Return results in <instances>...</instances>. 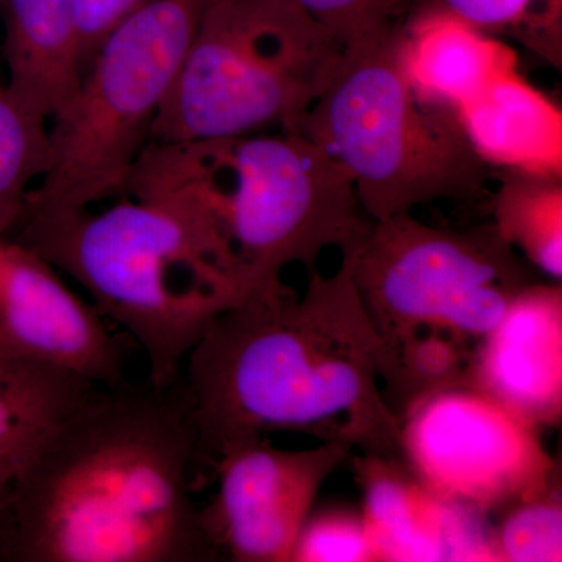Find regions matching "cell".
I'll return each mask as SVG.
<instances>
[{"instance_id": "19", "label": "cell", "mask_w": 562, "mask_h": 562, "mask_svg": "<svg viewBox=\"0 0 562 562\" xmlns=\"http://www.w3.org/2000/svg\"><path fill=\"white\" fill-rule=\"evenodd\" d=\"M50 162V122L0 80V235L13 231Z\"/></svg>"}, {"instance_id": "20", "label": "cell", "mask_w": 562, "mask_h": 562, "mask_svg": "<svg viewBox=\"0 0 562 562\" xmlns=\"http://www.w3.org/2000/svg\"><path fill=\"white\" fill-rule=\"evenodd\" d=\"M436 11L490 35L509 33L561 65L562 0H419L413 14Z\"/></svg>"}, {"instance_id": "2", "label": "cell", "mask_w": 562, "mask_h": 562, "mask_svg": "<svg viewBox=\"0 0 562 562\" xmlns=\"http://www.w3.org/2000/svg\"><path fill=\"white\" fill-rule=\"evenodd\" d=\"M380 358L347 250L330 276L310 272L302 295L284 283L244 295L210 322L181 372L202 479L228 450L279 431L401 457Z\"/></svg>"}, {"instance_id": "21", "label": "cell", "mask_w": 562, "mask_h": 562, "mask_svg": "<svg viewBox=\"0 0 562 562\" xmlns=\"http://www.w3.org/2000/svg\"><path fill=\"white\" fill-rule=\"evenodd\" d=\"M494 528L501 562H561V482L514 503Z\"/></svg>"}, {"instance_id": "10", "label": "cell", "mask_w": 562, "mask_h": 562, "mask_svg": "<svg viewBox=\"0 0 562 562\" xmlns=\"http://www.w3.org/2000/svg\"><path fill=\"white\" fill-rule=\"evenodd\" d=\"M351 452L339 439L288 450L266 438L217 458L211 468L216 494L201 506L216 561L291 562L322 486Z\"/></svg>"}, {"instance_id": "15", "label": "cell", "mask_w": 562, "mask_h": 562, "mask_svg": "<svg viewBox=\"0 0 562 562\" xmlns=\"http://www.w3.org/2000/svg\"><path fill=\"white\" fill-rule=\"evenodd\" d=\"M0 16L7 85L50 122L83 77L76 0H0Z\"/></svg>"}, {"instance_id": "3", "label": "cell", "mask_w": 562, "mask_h": 562, "mask_svg": "<svg viewBox=\"0 0 562 562\" xmlns=\"http://www.w3.org/2000/svg\"><path fill=\"white\" fill-rule=\"evenodd\" d=\"M9 236L80 284L143 351L155 386L179 382L210 322L247 295L224 236L162 203L24 214Z\"/></svg>"}, {"instance_id": "8", "label": "cell", "mask_w": 562, "mask_h": 562, "mask_svg": "<svg viewBox=\"0 0 562 562\" xmlns=\"http://www.w3.org/2000/svg\"><path fill=\"white\" fill-rule=\"evenodd\" d=\"M342 250L382 346L432 335L475 349L535 281L531 266L492 224L452 231L398 214L369 221Z\"/></svg>"}, {"instance_id": "1", "label": "cell", "mask_w": 562, "mask_h": 562, "mask_svg": "<svg viewBox=\"0 0 562 562\" xmlns=\"http://www.w3.org/2000/svg\"><path fill=\"white\" fill-rule=\"evenodd\" d=\"M183 379L95 386L50 432L0 514V561H216L194 491Z\"/></svg>"}, {"instance_id": "9", "label": "cell", "mask_w": 562, "mask_h": 562, "mask_svg": "<svg viewBox=\"0 0 562 562\" xmlns=\"http://www.w3.org/2000/svg\"><path fill=\"white\" fill-rule=\"evenodd\" d=\"M401 458L432 492L484 514L560 483L541 430L469 386L435 392L403 414Z\"/></svg>"}, {"instance_id": "4", "label": "cell", "mask_w": 562, "mask_h": 562, "mask_svg": "<svg viewBox=\"0 0 562 562\" xmlns=\"http://www.w3.org/2000/svg\"><path fill=\"white\" fill-rule=\"evenodd\" d=\"M125 195L213 222L247 294L280 284L292 265L317 271L325 250H342L371 221L346 169L295 131L150 143Z\"/></svg>"}, {"instance_id": "17", "label": "cell", "mask_w": 562, "mask_h": 562, "mask_svg": "<svg viewBox=\"0 0 562 562\" xmlns=\"http://www.w3.org/2000/svg\"><path fill=\"white\" fill-rule=\"evenodd\" d=\"M95 386L63 369L0 357V514L50 432Z\"/></svg>"}, {"instance_id": "23", "label": "cell", "mask_w": 562, "mask_h": 562, "mask_svg": "<svg viewBox=\"0 0 562 562\" xmlns=\"http://www.w3.org/2000/svg\"><path fill=\"white\" fill-rule=\"evenodd\" d=\"M375 543L357 509L333 506L310 514L291 562H375Z\"/></svg>"}, {"instance_id": "16", "label": "cell", "mask_w": 562, "mask_h": 562, "mask_svg": "<svg viewBox=\"0 0 562 562\" xmlns=\"http://www.w3.org/2000/svg\"><path fill=\"white\" fill-rule=\"evenodd\" d=\"M490 168L562 177V113L513 68L457 113Z\"/></svg>"}, {"instance_id": "5", "label": "cell", "mask_w": 562, "mask_h": 562, "mask_svg": "<svg viewBox=\"0 0 562 562\" xmlns=\"http://www.w3.org/2000/svg\"><path fill=\"white\" fill-rule=\"evenodd\" d=\"M401 31L346 47L330 83L291 128L346 169L371 221L476 201L490 180L457 114L414 94L398 57Z\"/></svg>"}, {"instance_id": "11", "label": "cell", "mask_w": 562, "mask_h": 562, "mask_svg": "<svg viewBox=\"0 0 562 562\" xmlns=\"http://www.w3.org/2000/svg\"><path fill=\"white\" fill-rule=\"evenodd\" d=\"M131 344L49 261L0 235V357L110 386L125 380Z\"/></svg>"}, {"instance_id": "24", "label": "cell", "mask_w": 562, "mask_h": 562, "mask_svg": "<svg viewBox=\"0 0 562 562\" xmlns=\"http://www.w3.org/2000/svg\"><path fill=\"white\" fill-rule=\"evenodd\" d=\"M146 0H76L83 74L103 38Z\"/></svg>"}, {"instance_id": "13", "label": "cell", "mask_w": 562, "mask_h": 562, "mask_svg": "<svg viewBox=\"0 0 562 562\" xmlns=\"http://www.w3.org/2000/svg\"><path fill=\"white\" fill-rule=\"evenodd\" d=\"M468 386L512 409L536 428L562 417L561 283L532 281L476 342Z\"/></svg>"}, {"instance_id": "14", "label": "cell", "mask_w": 562, "mask_h": 562, "mask_svg": "<svg viewBox=\"0 0 562 562\" xmlns=\"http://www.w3.org/2000/svg\"><path fill=\"white\" fill-rule=\"evenodd\" d=\"M398 57L414 94L454 114L503 72L517 68L516 52L508 44L436 11L406 20Z\"/></svg>"}, {"instance_id": "6", "label": "cell", "mask_w": 562, "mask_h": 562, "mask_svg": "<svg viewBox=\"0 0 562 562\" xmlns=\"http://www.w3.org/2000/svg\"><path fill=\"white\" fill-rule=\"evenodd\" d=\"M342 52L290 0H206L150 143L291 131Z\"/></svg>"}, {"instance_id": "12", "label": "cell", "mask_w": 562, "mask_h": 562, "mask_svg": "<svg viewBox=\"0 0 562 562\" xmlns=\"http://www.w3.org/2000/svg\"><path fill=\"white\" fill-rule=\"evenodd\" d=\"M351 468L379 562H501L487 514L436 494L401 457L361 453Z\"/></svg>"}, {"instance_id": "22", "label": "cell", "mask_w": 562, "mask_h": 562, "mask_svg": "<svg viewBox=\"0 0 562 562\" xmlns=\"http://www.w3.org/2000/svg\"><path fill=\"white\" fill-rule=\"evenodd\" d=\"M346 47L391 35L403 27L419 0H290Z\"/></svg>"}, {"instance_id": "7", "label": "cell", "mask_w": 562, "mask_h": 562, "mask_svg": "<svg viewBox=\"0 0 562 562\" xmlns=\"http://www.w3.org/2000/svg\"><path fill=\"white\" fill-rule=\"evenodd\" d=\"M205 3L146 0L103 38L79 88L50 120V168L21 216L124 198Z\"/></svg>"}, {"instance_id": "18", "label": "cell", "mask_w": 562, "mask_h": 562, "mask_svg": "<svg viewBox=\"0 0 562 562\" xmlns=\"http://www.w3.org/2000/svg\"><path fill=\"white\" fill-rule=\"evenodd\" d=\"M498 235L547 279L562 280V177L498 171L491 198Z\"/></svg>"}]
</instances>
